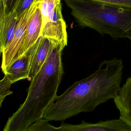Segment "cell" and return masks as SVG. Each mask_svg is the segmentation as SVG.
<instances>
[{"mask_svg": "<svg viewBox=\"0 0 131 131\" xmlns=\"http://www.w3.org/2000/svg\"><path fill=\"white\" fill-rule=\"evenodd\" d=\"M16 0H4L8 10L12 9L14 5Z\"/></svg>", "mask_w": 131, "mask_h": 131, "instance_id": "16", "label": "cell"}, {"mask_svg": "<svg viewBox=\"0 0 131 131\" xmlns=\"http://www.w3.org/2000/svg\"><path fill=\"white\" fill-rule=\"evenodd\" d=\"M123 68L122 59L115 57L103 61L94 73L57 95L43 118L48 121H63L80 113L93 111L100 105L114 99L121 87Z\"/></svg>", "mask_w": 131, "mask_h": 131, "instance_id": "1", "label": "cell"}, {"mask_svg": "<svg viewBox=\"0 0 131 131\" xmlns=\"http://www.w3.org/2000/svg\"><path fill=\"white\" fill-rule=\"evenodd\" d=\"M6 75L13 84L29 78V57L25 54L15 61L7 69Z\"/></svg>", "mask_w": 131, "mask_h": 131, "instance_id": "11", "label": "cell"}, {"mask_svg": "<svg viewBox=\"0 0 131 131\" xmlns=\"http://www.w3.org/2000/svg\"><path fill=\"white\" fill-rule=\"evenodd\" d=\"M2 48L1 47V45H0V57H1V54H2Z\"/></svg>", "mask_w": 131, "mask_h": 131, "instance_id": "18", "label": "cell"}, {"mask_svg": "<svg viewBox=\"0 0 131 131\" xmlns=\"http://www.w3.org/2000/svg\"><path fill=\"white\" fill-rule=\"evenodd\" d=\"M43 0H35L20 16L14 37L8 45L2 51L1 69L4 74L9 66L18 58L19 52L28 24Z\"/></svg>", "mask_w": 131, "mask_h": 131, "instance_id": "5", "label": "cell"}, {"mask_svg": "<svg viewBox=\"0 0 131 131\" xmlns=\"http://www.w3.org/2000/svg\"><path fill=\"white\" fill-rule=\"evenodd\" d=\"M53 40L41 36L25 54L29 57L28 79L31 80L41 68L49 54Z\"/></svg>", "mask_w": 131, "mask_h": 131, "instance_id": "6", "label": "cell"}, {"mask_svg": "<svg viewBox=\"0 0 131 131\" xmlns=\"http://www.w3.org/2000/svg\"><path fill=\"white\" fill-rule=\"evenodd\" d=\"M61 0H43L40 7L42 25L40 36L59 42L65 47L68 43L65 22L61 12Z\"/></svg>", "mask_w": 131, "mask_h": 131, "instance_id": "4", "label": "cell"}, {"mask_svg": "<svg viewBox=\"0 0 131 131\" xmlns=\"http://www.w3.org/2000/svg\"><path fill=\"white\" fill-rule=\"evenodd\" d=\"M114 100L119 118L131 128V77L127 78Z\"/></svg>", "mask_w": 131, "mask_h": 131, "instance_id": "9", "label": "cell"}, {"mask_svg": "<svg viewBox=\"0 0 131 131\" xmlns=\"http://www.w3.org/2000/svg\"><path fill=\"white\" fill-rule=\"evenodd\" d=\"M19 18L14 8L8 10L4 0H0V45L2 51L13 38Z\"/></svg>", "mask_w": 131, "mask_h": 131, "instance_id": "7", "label": "cell"}, {"mask_svg": "<svg viewBox=\"0 0 131 131\" xmlns=\"http://www.w3.org/2000/svg\"><path fill=\"white\" fill-rule=\"evenodd\" d=\"M40 7L41 6H40L37 9L28 24L19 52L18 58L25 54L30 48L41 37L42 17Z\"/></svg>", "mask_w": 131, "mask_h": 131, "instance_id": "10", "label": "cell"}, {"mask_svg": "<svg viewBox=\"0 0 131 131\" xmlns=\"http://www.w3.org/2000/svg\"><path fill=\"white\" fill-rule=\"evenodd\" d=\"M59 131H131V128L120 118L101 121L95 124L83 122L78 125L62 123Z\"/></svg>", "mask_w": 131, "mask_h": 131, "instance_id": "8", "label": "cell"}, {"mask_svg": "<svg viewBox=\"0 0 131 131\" xmlns=\"http://www.w3.org/2000/svg\"><path fill=\"white\" fill-rule=\"evenodd\" d=\"M64 48L53 40L49 54L41 69L31 80L24 102L8 118L4 131H25L43 118L57 92L64 74L62 51Z\"/></svg>", "mask_w": 131, "mask_h": 131, "instance_id": "2", "label": "cell"}, {"mask_svg": "<svg viewBox=\"0 0 131 131\" xmlns=\"http://www.w3.org/2000/svg\"><path fill=\"white\" fill-rule=\"evenodd\" d=\"M48 121L41 118L29 126L25 131H56V127L48 123Z\"/></svg>", "mask_w": 131, "mask_h": 131, "instance_id": "12", "label": "cell"}, {"mask_svg": "<svg viewBox=\"0 0 131 131\" xmlns=\"http://www.w3.org/2000/svg\"><path fill=\"white\" fill-rule=\"evenodd\" d=\"M131 8V0H89Z\"/></svg>", "mask_w": 131, "mask_h": 131, "instance_id": "15", "label": "cell"}, {"mask_svg": "<svg viewBox=\"0 0 131 131\" xmlns=\"http://www.w3.org/2000/svg\"><path fill=\"white\" fill-rule=\"evenodd\" d=\"M13 84L6 75L0 80V99L12 94L13 92L10 90L11 86Z\"/></svg>", "mask_w": 131, "mask_h": 131, "instance_id": "13", "label": "cell"}, {"mask_svg": "<svg viewBox=\"0 0 131 131\" xmlns=\"http://www.w3.org/2000/svg\"><path fill=\"white\" fill-rule=\"evenodd\" d=\"M82 27L94 29L114 39L131 40V8L89 0H64Z\"/></svg>", "mask_w": 131, "mask_h": 131, "instance_id": "3", "label": "cell"}, {"mask_svg": "<svg viewBox=\"0 0 131 131\" xmlns=\"http://www.w3.org/2000/svg\"><path fill=\"white\" fill-rule=\"evenodd\" d=\"M5 98H1L0 99V108L2 107V103L4 102V100L5 99Z\"/></svg>", "mask_w": 131, "mask_h": 131, "instance_id": "17", "label": "cell"}, {"mask_svg": "<svg viewBox=\"0 0 131 131\" xmlns=\"http://www.w3.org/2000/svg\"><path fill=\"white\" fill-rule=\"evenodd\" d=\"M35 0H16L13 8L15 9L19 17L23 12L31 6Z\"/></svg>", "mask_w": 131, "mask_h": 131, "instance_id": "14", "label": "cell"}]
</instances>
